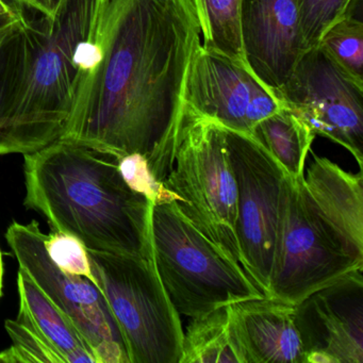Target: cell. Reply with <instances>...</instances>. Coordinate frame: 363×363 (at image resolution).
<instances>
[{
  "instance_id": "obj_1",
  "label": "cell",
  "mask_w": 363,
  "mask_h": 363,
  "mask_svg": "<svg viewBox=\"0 0 363 363\" xmlns=\"http://www.w3.org/2000/svg\"><path fill=\"white\" fill-rule=\"evenodd\" d=\"M201 35L192 0H95L74 54L77 74L61 139L164 167Z\"/></svg>"
},
{
  "instance_id": "obj_2",
  "label": "cell",
  "mask_w": 363,
  "mask_h": 363,
  "mask_svg": "<svg viewBox=\"0 0 363 363\" xmlns=\"http://www.w3.org/2000/svg\"><path fill=\"white\" fill-rule=\"evenodd\" d=\"M24 158L25 206L52 233L93 252L154 258L152 203L126 184L118 157L60 139Z\"/></svg>"
},
{
  "instance_id": "obj_3",
  "label": "cell",
  "mask_w": 363,
  "mask_h": 363,
  "mask_svg": "<svg viewBox=\"0 0 363 363\" xmlns=\"http://www.w3.org/2000/svg\"><path fill=\"white\" fill-rule=\"evenodd\" d=\"M312 156L303 176L282 182L267 295L292 305L363 269L362 172Z\"/></svg>"
},
{
  "instance_id": "obj_4",
  "label": "cell",
  "mask_w": 363,
  "mask_h": 363,
  "mask_svg": "<svg viewBox=\"0 0 363 363\" xmlns=\"http://www.w3.org/2000/svg\"><path fill=\"white\" fill-rule=\"evenodd\" d=\"M95 0H65L54 18L25 16L5 43L0 94L4 155H28L58 141L71 113L74 54L86 37Z\"/></svg>"
},
{
  "instance_id": "obj_5",
  "label": "cell",
  "mask_w": 363,
  "mask_h": 363,
  "mask_svg": "<svg viewBox=\"0 0 363 363\" xmlns=\"http://www.w3.org/2000/svg\"><path fill=\"white\" fill-rule=\"evenodd\" d=\"M162 184L178 211L243 267L235 233L237 184L224 130L184 104Z\"/></svg>"
},
{
  "instance_id": "obj_6",
  "label": "cell",
  "mask_w": 363,
  "mask_h": 363,
  "mask_svg": "<svg viewBox=\"0 0 363 363\" xmlns=\"http://www.w3.org/2000/svg\"><path fill=\"white\" fill-rule=\"evenodd\" d=\"M152 244L161 282L189 318L264 296L247 272L189 222L175 203L152 205Z\"/></svg>"
},
{
  "instance_id": "obj_7",
  "label": "cell",
  "mask_w": 363,
  "mask_h": 363,
  "mask_svg": "<svg viewBox=\"0 0 363 363\" xmlns=\"http://www.w3.org/2000/svg\"><path fill=\"white\" fill-rule=\"evenodd\" d=\"M88 255L130 363H179L184 329L154 258L93 250Z\"/></svg>"
},
{
  "instance_id": "obj_8",
  "label": "cell",
  "mask_w": 363,
  "mask_h": 363,
  "mask_svg": "<svg viewBox=\"0 0 363 363\" xmlns=\"http://www.w3.org/2000/svg\"><path fill=\"white\" fill-rule=\"evenodd\" d=\"M39 223L13 222L6 239L20 269L72 320L96 363H130L122 333L101 289L86 278L62 271L50 259Z\"/></svg>"
},
{
  "instance_id": "obj_9",
  "label": "cell",
  "mask_w": 363,
  "mask_h": 363,
  "mask_svg": "<svg viewBox=\"0 0 363 363\" xmlns=\"http://www.w3.org/2000/svg\"><path fill=\"white\" fill-rule=\"evenodd\" d=\"M223 130L237 184L235 233L243 267L267 296L286 173L252 135L225 127Z\"/></svg>"
},
{
  "instance_id": "obj_10",
  "label": "cell",
  "mask_w": 363,
  "mask_h": 363,
  "mask_svg": "<svg viewBox=\"0 0 363 363\" xmlns=\"http://www.w3.org/2000/svg\"><path fill=\"white\" fill-rule=\"evenodd\" d=\"M315 135L343 146L363 167V84L320 46L307 50L275 93Z\"/></svg>"
},
{
  "instance_id": "obj_11",
  "label": "cell",
  "mask_w": 363,
  "mask_h": 363,
  "mask_svg": "<svg viewBox=\"0 0 363 363\" xmlns=\"http://www.w3.org/2000/svg\"><path fill=\"white\" fill-rule=\"evenodd\" d=\"M182 99L199 116L247 135L260 121L284 107L245 63L201 43L191 59Z\"/></svg>"
},
{
  "instance_id": "obj_12",
  "label": "cell",
  "mask_w": 363,
  "mask_h": 363,
  "mask_svg": "<svg viewBox=\"0 0 363 363\" xmlns=\"http://www.w3.org/2000/svg\"><path fill=\"white\" fill-rule=\"evenodd\" d=\"M362 269L295 305L306 363H363Z\"/></svg>"
},
{
  "instance_id": "obj_13",
  "label": "cell",
  "mask_w": 363,
  "mask_h": 363,
  "mask_svg": "<svg viewBox=\"0 0 363 363\" xmlns=\"http://www.w3.org/2000/svg\"><path fill=\"white\" fill-rule=\"evenodd\" d=\"M240 33L248 69L277 92L306 52L297 0H241Z\"/></svg>"
},
{
  "instance_id": "obj_14",
  "label": "cell",
  "mask_w": 363,
  "mask_h": 363,
  "mask_svg": "<svg viewBox=\"0 0 363 363\" xmlns=\"http://www.w3.org/2000/svg\"><path fill=\"white\" fill-rule=\"evenodd\" d=\"M242 363H306L295 305L263 296L229 305Z\"/></svg>"
},
{
  "instance_id": "obj_15",
  "label": "cell",
  "mask_w": 363,
  "mask_h": 363,
  "mask_svg": "<svg viewBox=\"0 0 363 363\" xmlns=\"http://www.w3.org/2000/svg\"><path fill=\"white\" fill-rule=\"evenodd\" d=\"M20 312L52 346L67 363H96L86 340L72 320L35 286L24 271L18 275Z\"/></svg>"
},
{
  "instance_id": "obj_16",
  "label": "cell",
  "mask_w": 363,
  "mask_h": 363,
  "mask_svg": "<svg viewBox=\"0 0 363 363\" xmlns=\"http://www.w3.org/2000/svg\"><path fill=\"white\" fill-rule=\"evenodd\" d=\"M250 135L269 150L291 178L303 176L315 133L295 112L284 106L260 121Z\"/></svg>"
},
{
  "instance_id": "obj_17",
  "label": "cell",
  "mask_w": 363,
  "mask_h": 363,
  "mask_svg": "<svg viewBox=\"0 0 363 363\" xmlns=\"http://www.w3.org/2000/svg\"><path fill=\"white\" fill-rule=\"evenodd\" d=\"M179 363H242L231 331L229 305L192 318L184 330Z\"/></svg>"
},
{
  "instance_id": "obj_18",
  "label": "cell",
  "mask_w": 363,
  "mask_h": 363,
  "mask_svg": "<svg viewBox=\"0 0 363 363\" xmlns=\"http://www.w3.org/2000/svg\"><path fill=\"white\" fill-rule=\"evenodd\" d=\"M192 3L201 25V45L245 63L240 33L241 0H192Z\"/></svg>"
},
{
  "instance_id": "obj_19",
  "label": "cell",
  "mask_w": 363,
  "mask_h": 363,
  "mask_svg": "<svg viewBox=\"0 0 363 363\" xmlns=\"http://www.w3.org/2000/svg\"><path fill=\"white\" fill-rule=\"evenodd\" d=\"M320 46L348 75L363 84V23L352 13L333 25Z\"/></svg>"
},
{
  "instance_id": "obj_20",
  "label": "cell",
  "mask_w": 363,
  "mask_h": 363,
  "mask_svg": "<svg viewBox=\"0 0 363 363\" xmlns=\"http://www.w3.org/2000/svg\"><path fill=\"white\" fill-rule=\"evenodd\" d=\"M5 326L13 345L0 352V362L67 363L65 356L22 316L8 320Z\"/></svg>"
},
{
  "instance_id": "obj_21",
  "label": "cell",
  "mask_w": 363,
  "mask_h": 363,
  "mask_svg": "<svg viewBox=\"0 0 363 363\" xmlns=\"http://www.w3.org/2000/svg\"><path fill=\"white\" fill-rule=\"evenodd\" d=\"M354 1L357 0H297L306 52L316 48L333 25L352 13Z\"/></svg>"
},
{
  "instance_id": "obj_22",
  "label": "cell",
  "mask_w": 363,
  "mask_h": 363,
  "mask_svg": "<svg viewBox=\"0 0 363 363\" xmlns=\"http://www.w3.org/2000/svg\"><path fill=\"white\" fill-rule=\"evenodd\" d=\"M118 169L126 184L147 197L152 205L175 201V196L152 175L147 158L143 155L130 154L118 158Z\"/></svg>"
},
{
  "instance_id": "obj_23",
  "label": "cell",
  "mask_w": 363,
  "mask_h": 363,
  "mask_svg": "<svg viewBox=\"0 0 363 363\" xmlns=\"http://www.w3.org/2000/svg\"><path fill=\"white\" fill-rule=\"evenodd\" d=\"M45 246L50 259L57 267L71 275L92 280L96 284L88 250L77 238L52 233V235H46Z\"/></svg>"
},
{
  "instance_id": "obj_24",
  "label": "cell",
  "mask_w": 363,
  "mask_h": 363,
  "mask_svg": "<svg viewBox=\"0 0 363 363\" xmlns=\"http://www.w3.org/2000/svg\"><path fill=\"white\" fill-rule=\"evenodd\" d=\"M16 5L48 18H54L65 0H13Z\"/></svg>"
},
{
  "instance_id": "obj_25",
  "label": "cell",
  "mask_w": 363,
  "mask_h": 363,
  "mask_svg": "<svg viewBox=\"0 0 363 363\" xmlns=\"http://www.w3.org/2000/svg\"><path fill=\"white\" fill-rule=\"evenodd\" d=\"M26 11L24 9L16 14L0 16V40L5 39L12 31L16 30L24 21Z\"/></svg>"
},
{
  "instance_id": "obj_26",
  "label": "cell",
  "mask_w": 363,
  "mask_h": 363,
  "mask_svg": "<svg viewBox=\"0 0 363 363\" xmlns=\"http://www.w3.org/2000/svg\"><path fill=\"white\" fill-rule=\"evenodd\" d=\"M13 33V31H12ZM8 38V37H7ZM6 38V39H7ZM6 39L0 43V93L3 90L4 76H5V42ZM0 156H4L3 141H1V125H0Z\"/></svg>"
},
{
  "instance_id": "obj_27",
  "label": "cell",
  "mask_w": 363,
  "mask_h": 363,
  "mask_svg": "<svg viewBox=\"0 0 363 363\" xmlns=\"http://www.w3.org/2000/svg\"><path fill=\"white\" fill-rule=\"evenodd\" d=\"M22 9L23 8H21L16 4L8 3L7 0H0V16L16 14Z\"/></svg>"
},
{
  "instance_id": "obj_28",
  "label": "cell",
  "mask_w": 363,
  "mask_h": 363,
  "mask_svg": "<svg viewBox=\"0 0 363 363\" xmlns=\"http://www.w3.org/2000/svg\"><path fill=\"white\" fill-rule=\"evenodd\" d=\"M3 284H4V263L3 255L0 252V297L3 295Z\"/></svg>"
},
{
  "instance_id": "obj_29",
  "label": "cell",
  "mask_w": 363,
  "mask_h": 363,
  "mask_svg": "<svg viewBox=\"0 0 363 363\" xmlns=\"http://www.w3.org/2000/svg\"><path fill=\"white\" fill-rule=\"evenodd\" d=\"M8 35H7V37H8ZM7 37H6V38H7ZM6 38H5V39H6ZM5 39L0 40V43H1V42H3V41H4V40H5Z\"/></svg>"
}]
</instances>
